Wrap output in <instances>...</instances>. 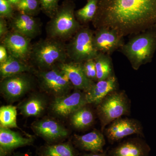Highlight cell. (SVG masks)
I'll return each mask as SVG.
<instances>
[{
	"instance_id": "cell-33",
	"label": "cell",
	"mask_w": 156,
	"mask_h": 156,
	"mask_svg": "<svg viewBox=\"0 0 156 156\" xmlns=\"http://www.w3.org/2000/svg\"><path fill=\"white\" fill-rule=\"evenodd\" d=\"M83 156H109L108 154L106 152L101 153H91L89 154H86Z\"/></svg>"
},
{
	"instance_id": "cell-5",
	"label": "cell",
	"mask_w": 156,
	"mask_h": 156,
	"mask_svg": "<svg viewBox=\"0 0 156 156\" xmlns=\"http://www.w3.org/2000/svg\"><path fill=\"white\" fill-rule=\"evenodd\" d=\"M97 105L102 131L112 122L129 114L130 112V101L124 91L112 92Z\"/></svg>"
},
{
	"instance_id": "cell-12",
	"label": "cell",
	"mask_w": 156,
	"mask_h": 156,
	"mask_svg": "<svg viewBox=\"0 0 156 156\" xmlns=\"http://www.w3.org/2000/svg\"><path fill=\"white\" fill-rule=\"evenodd\" d=\"M31 39L12 31L2 38V44L5 46L9 55L26 61L30 58Z\"/></svg>"
},
{
	"instance_id": "cell-15",
	"label": "cell",
	"mask_w": 156,
	"mask_h": 156,
	"mask_svg": "<svg viewBox=\"0 0 156 156\" xmlns=\"http://www.w3.org/2000/svg\"><path fill=\"white\" fill-rule=\"evenodd\" d=\"M33 142L32 138L23 137L10 128H0L1 156H6L15 149L30 145Z\"/></svg>"
},
{
	"instance_id": "cell-21",
	"label": "cell",
	"mask_w": 156,
	"mask_h": 156,
	"mask_svg": "<svg viewBox=\"0 0 156 156\" xmlns=\"http://www.w3.org/2000/svg\"><path fill=\"white\" fill-rule=\"evenodd\" d=\"M46 106V100L42 96L34 95L24 101L20 106V110L25 117L38 116L44 112Z\"/></svg>"
},
{
	"instance_id": "cell-31",
	"label": "cell",
	"mask_w": 156,
	"mask_h": 156,
	"mask_svg": "<svg viewBox=\"0 0 156 156\" xmlns=\"http://www.w3.org/2000/svg\"><path fill=\"white\" fill-rule=\"evenodd\" d=\"M9 32V29H8L5 20L3 17H1L0 18V37L1 38H3Z\"/></svg>"
},
{
	"instance_id": "cell-22",
	"label": "cell",
	"mask_w": 156,
	"mask_h": 156,
	"mask_svg": "<svg viewBox=\"0 0 156 156\" xmlns=\"http://www.w3.org/2000/svg\"><path fill=\"white\" fill-rule=\"evenodd\" d=\"M94 59L97 72V82L114 75L112 62L110 55L99 52Z\"/></svg>"
},
{
	"instance_id": "cell-32",
	"label": "cell",
	"mask_w": 156,
	"mask_h": 156,
	"mask_svg": "<svg viewBox=\"0 0 156 156\" xmlns=\"http://www.w3.org/2000/svg\"><path fill=\"white\" fill-rule=\"evenodd\" d=\"M8 51L5 46L2 44L0 46V63H3L9 58Z\"/></svg>"
},
{
	"instance_id": "cell-28",
	"label": "cell",
	"mask_w": 156,
	"mask_h": 156,
	"mask_svg": "<svg viewBox=\"0 0 156 156\" xmlns=\"http://www.w3.org/2000/svg\"><path fill=\"white\" fill-rule=\"evenodd\" d=\"M41 8L48 16L51 18L58 8L60 0H38Z\"/></svg>"
},
{
	"instance_id": "cell-24",
	"label": "cell",
	"mask_w": 156,
	"mask_h": 156,
	"mask_svg": "<svg viewBox=\"0 0 156 156\" xmlns=\"http://www.w3.org/2000/svg\"><path fill=\"white\" fill-rule=\"evenodd\" d=\"M40 156H77L74 148L69 143L47 145L41 149Z\"/></svg>"
},
{
	"instance_id": "cell-27",
	"label": "cell",
	"mask_w": 156,
	"mask_h": 156,
	"mask_svg": "<svg viewBox=\"0 0 156 156\" xmlns=\"http://www.w3.org/2000/svg\"><path fill=\"white\" fill-rule=\"evenodd\" d=\"M39 5L38 0H20L16 6L20 13L33 16L38 12Z\"/></svg>"
},
{
	"instance_id": "cell-26",
	"label": "cell",
	"mask_w": 156,
	"mask_h": 156,
	"mask_svg": "<svg viewBox=\"0 0 156 156\" xmlns=\"http://www.w3.org/2000/svg\"><path fill=\"white\" fill-rule=\"evenodd\" d=\"M99 0H87L86 5L75 12L79 22L86 23L92 21L97 12Z\"/></svg>"
},
{
	"instance_id": "cell-25",
	"label": "cell",
	"mask_w": 156,
	"mask_h": 156,
	"mask_svg": "<svg viewBox=\"0 0 156 156\" xmlns=\"http://www.w3.org/2000/svg\"><path fill=\"white\" fill-rule=\"evenodd\" d=\"M17 111L16 107L13 105H5L0 108V125L3 128H17Z\"/></svg>"
},
{
	"instance_id": "cell-7",
	"label": "cell",
	"mask_w": 156,
	"mask_h": 156,
	"mask_svg": "<svg viewBox=\"0 0 156 156\" xmlns=\"http://www.w3.org/2000/svg\"><path fill=\"white\" fill-rule=\"evenodd\" d=\"M37 76L42 89L55 97L68 94L73 87L66 74L58 66L40 70Z\"/></svg>"
},
{
	"instance_id": "cell-14",
	"label": "cell",
	"mask_w": 156,
	"mask_h": 156,
	"mask_svg": "<svg viewBox=\"0 0 156 156\" xmlns=\"http://www.w3.org/2000/svg\"><path fill=\"white\" fill-rule=\"evenodd\" d=\"M57 66L66 74L73 87L76 89L86 92L95 83V82L89 80L85 75L82 63L72 61L64 62L58 65Z\"/></svg>"
},
{
	"instance_id": "cell-34",
	"label": "cell",
	"mask_w": 156,
	"mask_h": 156,
	"mask_svg": "<svg viewBox=\"0 0 156 156\" xmlns=\"http://www.w3.org/2000/svg\"><path fill=\"white\" fill-rule=\"evenodd\" d=\"M12 5L16 6L20 0H8Z\"/></svg>"
},
{
	"instance_id": "cell-29",
	"label": "cell",
	"mask_w": 156,
	"mask_h": 156,
	"mask_svg": "<svg viewBox=\"0 0 156 156\" xmlns=\"http://www.w3.org/2000/svg\"><path fill=\"white\" fill-rule=\"evenodd\" d=\"M83 69L87 77L94 82H97V72L95 60L90 59L82 63Z\"/></svg>"
},
{
	"instance_id": "cell-10",
	"label": "cell",
	"mask_w": 156,
	"mask_h": 156,
	"mask_svg": "<svg viewBox=\"0 0 156 156\" xmlns=\"http://www.w3.org/2000/svg\"><path fill=\"white\" fill-rule=\"evenodd\" d=\"M104 131L109 142L111 144L131 134L143 135L141 123L135 119L128 118H120L115 120L105 128Z\"/></svg>"
},
{
	"instance_id": "cell-6",
	"label": "cell",
	"mask_w": 156,
	"mask_h": 156,
	"mask_svg": "<svg viewBox=\"0 0 156 156\" xmlns=\"http://www.w3.org/2000/svg\"><path fill=\"white\" fill-rule=\"evenodd\" d=\"M94 35L90 29L82 27L66 45L68 58L78 63L94 59L99 52L94 46Z\"/></svg>"
},
{
	"instance_id": "cell-11",
	"label": "cell",
	"mask_w": 156,
	"mask_h": 156,
	"mask_svg": "<svg viewBox=\"0 0 156 156\" xmlns=\"http://www.w3.org/2000/svg\"><path fill=\"white\" fill-rule=\"evenodd\" d=\"M124 37L113 30L98 29L94 35V46L98 52L110 55L122 47L125 44Z\"/></svg>"
},
{
	"instance_id": "cell-18",
	"label": "cell",
	"mask_w": 156,
	"mask_h": 156,
	"mask_svg": "<svg viewBox=\"0 0 156 156\" xmlns=\"http://www.w3.org/2000/svg\"><path fill=\"white\" fill-rule=\"evenodd\" d=\"M12 31L31 39L40 34V25L33 16L20 13L13 17L11 23Z\"/></svg>"
},
{
	"instance_id": "cell-4",
	"label": "cell",
	"mask_w": 156,
	"mask_h": 156,
	"mask_svg": "<svg viewBox=\"0 0 156 156\" xmlns=\"http://www.w3.org/2000/svg\"><path fill=\"white\" fill-rule=\"evenodd\" d=\"M74 5L66 2L58 7L46 26L48 37L64 41L71 39L82 26L75 16Z\"/></svg>"
},
{
	"instance_id": "cell-13",
	"label": "cell",
	"mask_w": 156,
	"mask_h": 156,
	"mask_svg": "<svg viewBox=\"0 0 156 156\" xmlns=\"http://www.w3.org/2000/svg\"><path fill=\"white\" fill-rule=\"evenodd\" d=\"M36 134L48 141H56L64 139L68 135V131L64 126L55 120L43 119L32 125Z\"/></svg>"
},
{
	"instance_id": "cell-35",
	"label": "cell",
	"mask_w": 156,
	"mask_h": 156,
	"mask_svg": "<svg viewBox=\"0 0 156 156\" xmlns=\"http://www.w3.org/2000/svg\"><path fill=\"white\" fill-rule=\"evenodd\" d=\"M13 156H23V155H14Z\"/></svg>"
},
{
	"instance_id": "cell-9",
	"label": "cell",
	"mask_w": 156,
	"mask_h": 156,
	"mask_svg": "<svg viewBox=\"0 0 156 156\" xmlns=\"http://www.w3.org/2000/svg\"><path fill=\"white\" fill-rule=\"evenodd\" d=\"M33 85L31 78L23 73L2 80L1 93L9 101H15L30 90Z\"/></svg>"
},
{
	"instance_id": "cell-2",
	"label": "cell",
	"mask_w": 156,
	"mask_h": 156,
	"mask_svg": "<svg viewBox=\"0 0 156 156\" xmlns=\"http://www.w3.org/2000/svg\"><path fill=\"white\" fill-rule=\"evenodd\" d=\"M133 69L151 61L156 50V28L134 35L121 48Z\"/></svg>"
},
{
	"instance_id": "cell-19",
	"label": "cell",
	"mask_w": 156,
	"mask_h": 156,
	"mask_svg": "<svg viewBox=\"0 0 156 156\" xmlns=\"http://www.w3.org/2000/svg\"><path fill=\"white\" fill-rule=\"evenodd\" d=\"M74 137L76 145L81 150L91 153L104 152L105 138L100 131L94 130L84 135H75Z\"/></svg>"
},
{
	"instance_id": "cell-1",
	"label": "cell",
	"mask_w": 156,
	"mask_h": 156,
	"mask_svg": "<svg viewBox=\"0 0 156 156\" xmlns=\"http://www.w3.org/2000/svg\"><path fill=\"white\" fill-rule=\"evenodd\" d=\"M94 27L113 30L123 37L156 28V0H99Z\"/></svg>"
},
{
	"instance_id": "cell-8",
	"label": "cell",
	"mask_w": 156,
	"mask_h": 156,
	"mask_svg": "<svg viewBox=\"0 0 156 156\" xmlns=\"http://www.w3.org/2000/svg\"><path fill=\"white\" fill-rule=\"evenodd\" d=\"M87 104L85 92L76 89L70 94L55 97L51 103V109L57 116L66 118Z\"/></svg>"
},
{
	"instance_id": "cell-16",
	"label": "cell",
	"mask_w": 156,
	"mask_h": 156,
	"mask_svg": "<svg viewBox=\"0 0 156 156\" xmlns=\"http://www.w3.org/2000/svg\"><path fill=\"white\" fill-rule=\"evenodd\" d=\"M118 88V80L115 75L105 80L97 81L85 92L88 104L98 105L108 95L116 91Z\"/></svg>"
},
{
	"instance_id": "cell-3",
	"label": "cell",
	"mask_w": 156,
	"mask_h": 156,
	"mask_svg": "<svg viewBox=\"0 0 156 156\" xmlns=\"http://www.w3.org/2000/svg\"><path fill=\"white\" fill-rule=\"evenodd\" d=\"M67 58L64 42L48 38L32 46L29 58L40 70H45L66 62Z\"/></svg>"
},
{
	"instance_id": "cell-20",
	"label": "cell",
	"mask_w": 156,
	"mask_h": 156,
	"mask_svg": "<svg viewBox=\"0 0 156 156\" xmlns=\"http://www.w3.org/2000/svg\"><path fill=\"white\" fill-rule=\"evenodd\" d=\"M31 66L25 61L9 55L7 60L0 63V74L2 80L19 74L29 72Z\"/></svg>"
},
{
	"instance_id": "cell-17",
	"label": "cell",
	"mask_w": 156,
	"mask_h": 156,
	"mask_svg": "<svg viewBox=\"0 0 156 156\" xmlns=\"http://www.w3.org/2000/svg\"><path fill=\"white\" fill-rule=\"evenodd\" d=\"M150 148L143 140L131 138L124 140L108 153L109 156H148Z\"/></svg>"
},
{
	"instance_id": "cell-23",
	"label": "cell",
	"mask_w": 156,
	"mask_h": 156,
	"mask_svg": "<svg viewBox=\"0 0 156 156\" xmlns=\"http://www.w3.org/2000/svg\"><path fill=\"white\" fill-rule=\"evenodd\" d=\"M70 118L72 125L78 130L89 128L92 126L94 120L93 112L86 106L75 112L71 115Z\"/></svg>"
},
{
	"instance_id": "cell-30",
	"label": "cell",
	"mask_w": 156,
	"mask_h": 156,
	"mask_svg": "<svg viewBox=\"0 0 156 156\" xmlns=\"http://www.w3.org/2000/svg\"><path fill=\"white\" fill-rule=\"evenodd\" d=\"M12 4L8 0H0V17L4 18H12L13 10Z\"/></svg>"
}]
</instances>
